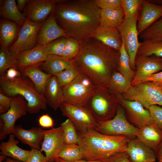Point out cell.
Wrapping results in <instances>:
<instances>
[{"mask_svg": "<svg viewBox=\"0 0 162 162\" xmlns=\"http://www.w3.org/2000/svg\"><path fill=\"white\" fill-rule=\"evenodd\" d=\"M100 10L95 0H58L53 12L67 38L81 43L91 38L100 26Z\"/></svg>", "mask_w": 162, "mask_h": 162, "instance_id": "obj_1", "label": "cell"}, {"mask_svg": "<svg viewBox=\"0 0 162 162\" xmlns=\"http://www.w3.org/2000/svg\"><path fill=\"white\" fill-rule=\"evenodd\" d=\"M80 44L74 64L96 86L107 88L111 76L118 70L119 51L92 38Z\"/></svg>", "mask_w": 162, "mask_h": 162, "instance_id": "obj_2", "label": "cell"}, {"mask_svg": "<svg viewBox=\"0 0 162 162\" xmlns=\"http://www.w3.org/2000/svg\"><path fill=\"white\" fill-rule=\"evenodd\" d=\"M78 145L85 160H102L119 152H126L130 139L124 136H112L101 134L95 129L77 132Z\"/></svg>", "mask_w": 162, "mask_h": 162, "instance_id": "obj_3", "label": "cell"}, {"mask_svg": "<svg viewBox=\"0 0 162 162\" xmlns=\"http://www.w3.org/2000/svg\"><path fill=\"white\" fill-rule=\"evenodd\" d=\"M0 86L1 92L9 97H23L27 102V112L30 114L47 109L48 104L45 97L37 92L32 82L25 76L22 75L11 79L5 74L0 76Z\"/></svg>", "mask_w": 162, "mask_h": 162, "instance_id": "obj_4", "label": "cell"}, {"mask_svg": "<svg viewBox=\"0 0 162 162\" xmlns=\"http://www.w3.org/2000/svg\"><path fill=\"white\" fill-rule=\"evenodd\" d=\"M118 103L115 95L106 88L96 87L84 106L99 122L110 120L116 115Z\"/></svg>", "mask_w": 162, "mask_h": 162, "instance_id": "obj_5", "label": "cell"}, {"mask_svg": "<svg viewBox=\"0 0 162 162\" xmlns=\"http://www.w3.org/2000/svg\"><path fill=\"white\" fill-rule=\"evenodd\" d=\"M96 88L92 81L80 71L73 81L62 87L63 102L84 106Z\"/></svg>", "mask_w": 162, "mask_h": 162, "instance_id": "obj_6", "label": "cell"}, {"mask_svg": "<svg viewBox=\"0 0 162 162\" xmlns=\"http://www.w3.org/2000/svg\"><path fill=\"white\" fill-rule=\"evenodd\" d=\"M95 130L105 135L112 136H124L130 140L136 137L140 129L127 120L124 110L118 104L116 115L112 119L98 122Z\"/></svg>", "mask_w": 162, "mask_h": 162, "instance_id": "obj_7", "label": "cell"}, {"mask_svg": "<svg viewBox=\"0 0 162 162\" xmlns=\"http://www.w3.org/2000/svg\"><path fill=\"white\" fill-rule=\"evenodd\" d=\"M121 94L124 98L138 102L147 109L153 105L162 106V88L151 82H143L132 86L127 92Z\"/></svg>", "mask_w": 162, "mask_h": 162, "instance_id": "obj_8", "label": "cell"}, {"mask_svg": "<svg viewBox=\"0 0 162 162\" xmlns=\"http://www.w3.org/2000/svg\"><path fill=\"white\" fill-rule=\"evenodd\" d=\"M139 14L130 17H124L123 21L117 28L129 55L130 65L132 69L136 68L135 60L140 45L137 29Z\"/></svg>", "mask_w": 162, "mask_h": 162, "instance_id": "obj_9", "label": "cell"}, {"mask_svg": "<svg viewBox=\"0 0 162 162\" xmlns=\"http://www.w3.org/2000/svg\"><path fill=\"white\" fill-rule=\"evenodd\" d=\"M59 108L63 115L73 123L77 132L95 129L98 126V122L84 106L63 102Z\"/></svg>", "mask_w": 162, "mask_h": 162, "instance_id": "obj_10", "label": "cell"}, {"mask_svg": "<svg viewBox=\"0 0 162 162\" xmlns=\"http://www.w3.org/2000/svg\"><path fill=\"white\" fill-rule=\"evenodd\" d=\"M27 103L20 95L13 97L9 109L0 116V140L11 134L16 121L26 114Z\"/></svg>", "mask_w": 162, "mask_h": 162, "instance_id": "obj_11", "label": "cell"}, {"mask_svg": "<svg viewBox=\"0 0 162 162\" xmlns=\"http://www.w3.org/2000/svg\"><path fill=\"white\" fill-rule=\"evenodd\" d=\"M42 23L33 22L26 18L17 39L8 48L9 50L17 55L35 47L38 45V35Z\"/></svg>", "mask_w": 162, "mask_h": 162, "instance_id": "obj_12", "label": "cell"}, {"mask_svg": "<svg viewBox=\"0 0 162 162\" xmlns=\"http://www.w3.org/2000/svg\"><path fill=\"white\" fill-rule=\"evenodd\" d=\"M115 95L117 102L125 110L128 121L132 124L140 129L152 123L149 110L140 103L125 99L120 94Z\"/></svg>", "mask_w": 162, "mask_h": 162, "instance_id": "obj_13", "label": "cell"}, {"mask_svg": "<svg viewBox=\"0 0 162 162\" xmlns=\"http://www.w3.org/2000/svg\"><path fill=\"white\" fill-rule=\"evenodd\" d=\"M44 137L40 150L45 154L47 162H54L64 144L63 131L60 126L44 130Z\"/></svg>", "mask_w": 162, "mask_h": 162, "instance_id": "obj_14", "label": "cell"}, {"mask_svg": "<svg viewBox=\"0 0 162 162\" xmlns=\"http://www.w3.org/2000/svg\"><path fill=\"white\" fill-rule=\"evenodd\" d=\"M135 65L136 70L131 82V86L140 83L146 77L162 70V58L137 55Z\"/></svg>", "mask_w": 162, "mask_h": 162, "instance_id": "obj_15", "label": "cell"}, {"mask_svg": "<svg viewBox=\"0 0 162 162\" xmlns=\"http://www.w3.org/2000/svg\"><path fill=\"white\" fill-rule=\"evenodd\" d=\"M58 0H28L26 19L35 22L43 23L52 12Z\"/></svg>", "mask_w": 162, "mask_h": 162, "instance_id": "obj_16", "label": "cell"}, {"mask_svg": "<svg viewBox=\"0 0 162 162\" xmlns=\"http://www.w3.org/2000/svg\"><path fill=\"white\" fill-rule=\"evenodd\" d=\"M162 17V5L142 0L137 22L139 34Z\"/></svg>", "mask_w": 162, "mask_h": 162, "instance_id": "obj_17", "label": "cell"}, {"mask_svg": "<svg viewBox=\"0 0 162 162\" xmlns=\"http://www.w3.org/2000/svg\"><path fill=\"white\" fill-rule=\"evenodd\" d=\"M62 37L67 38L66 33L57 23L53 11L43 22L38 37V44L47 45Z\"/></svg>", "mask_w": 162, "mask_h": 162, "instance_id": "obj_18", "label": "cell"}, {"mask_svg": "<svg viewBox=\"0 0 162 162\" xmlns=\"http://www.w3.org/2000/svg\"><path fill=\"white\" fill-rule=\"evenodd\" d=\"M126 152L130 162H154L157 158L155 152L136 137L129 140Z\"/></svg>", "mask_w": 162, "mask_h": 162, "instance_id": "obj_19", "label": "cell"}, {"mask_svg": "<svg viewBox=\"0 0 162 162\" xmlns=\"http://www.w3.org/2000/svg\"><path fill=\"white\" fill-rule=\"evenodd\" d=\"M44 130L42 127H32L26 130L18 125L15 126L11 134L23 143L28 145L31 149H40L44 139Z\"/></svg>", "mask_w": 162, "mask_h": 162, "instance_id": "obj_20", "label": "cell"}, {"mask_svg": "<svg viewBox=\"0 0 162 162\" xmlns=\"http://www.w3.org/2000/svg\"><path fill=\"white\" fill-rule=\"evenodd\" d=\"M43 62L25 67L20 71L22 75L28 77L32 82L37 92L45 97L46 85L52 75L42 70L40 65Z\"/></svg>", "mask_w": 162, "mask_h": 162, "instance_id": "obj_21", "label": "cell"}, {"mask_svg": "<svg viewBox=\"0 0 162 162\" xmlns=\"http://www.w3.org/2000/svg\"><path fill=\"white\" fill-rule=\"evenodd\" d=\"M139 129L136 137L156 153L162 142V130L153 123Z\"/></svg>", "mask_w": 162, "mask_h": 162, "instance_id": "obj_22", "label": "cell"}, {"mask_svg": "<svg viewBox=\"0 0 162 162\" xmlns=\"http://www.w3.org/2000/svg\"><path fill=\"white\" fill-rule=\"evenodd\" d=\"M46 45L38 44L34 48L22 52L16 55L18 69L44 62L47 55L45 52Z\"/></svg>", "mask_w": 162, "mask_h": 162, "instance_id": "obj_23", "label": "cell"}, {"mask_svg": "<svg viewBox=\"0 0 162 162\" xmlns=\"http://www.w3.org/2000/svg\"><path fill=\"white\" fill-rule=\"evenodd\" d=\"M91 38L119 51L122 45L121 35L117 29L110 28L100 25Z\"/></svg>", "mask_w": 162, "mask_h": 162, "instance_id": "obj_24", "label": "cell"}, {"mask_svg": "<svg viewBox=\"0 0 162 162\" xmlns=\"http://www.w3.org/2000/svg\"><path fill=\"white\" fill-rule=\"evenodd\" d=\"M15 137L14 134H11L8 141L1 143V155L25 162L29 155L30 150H24L19 147L17 145L19 141L15 139Z\"/></svg>", "mask_w": 162, "mask_h": 162, "instance_id": "obj_25", "label": "cell"}, {"mask_svg": "<svg viewBox=\"0 0 162 162\" xmlns=\"http://www.w3.org/2000/svg\"><path fill=\"white\" fill-rule=\"evenodd\" d=\"M45 97L47 104L55 111L63 102L62 88L58 82L55 75H52L47 83Z\"/></svg>", "mask_w": 162, "mask_h": 162, "instance_id": "obj_26", "label": "cell"}, {"mask_svg": "<svg viewBox=\"0 0 162 162\" xmlns=\"http://www.w3.org/2000/svg\"><path fill=\"white\" fill-rule=\"evenodd\" d=\"M74 65L73 59H66L62 56L49 55H47L46 60L42 63L40 67L45 73L56 75Z\"/></svg>", "mask_w": 162, "mask_h": 162, "instance_id": "obj_27", "label": "cell"}, {"mask_svg": "<svg viewBox=\"0 0 162 162\" xmlns=\"http://www.w3.org/2000/svg\"><path fill=\"white\" fill-rule=\"evenodd\" d=\"M124 14L122 7L101 9L100 25L111 29H117L123 21Z\"/></svg>", "mask_w": 162, "mask_h": 162, "instance_id": "obj_28", "label": "cell"}, {"mask_svg": "<svg viewBox=\"0 0 162 162\" xmlns=\"http://www.w3.org/2000/svg\"><path fill=\"white\" fill-rule=\"evenodd\" d=\"M21 27L16 23L5 20L0 22V46L9 48L17 39Z\"/></svg>", "mask_w": 162, "mask_h": 162, "instance_id": "obj_29", "label": "cell"}, {"mask_svg": "<svg viewBox=\"0 0 162 162\" xmlns=\"http://www.w3.org/2000/svg\"><path fill=\"white\" fill-rule=\"evenodd\" d=\"M0 16L11 20L21 27L26 19L24 13L18 10L15 0L0 1Z\"/></svg>", "mask_w": 162, "mask_h": 162, "instance_id": "obj_30", "label": "cell"}, {"mask_svg": "<svg viewBox=\"0 0 162 162\" xmlns=\"http://www.w3.org/2000/svg\"><path fill=\"white\" fill-rule=\"evenodd\" d=\"M131 86V82L117 71L111 76L107 88L111 93L116 95L126 92Z\"/></svg>", "mask_w": 162, "mask_h": 162, "instance_id": "obj_31", "label": "cell"}, {"mask_svg": "<svg viewBox=\"0 0 162 162\" xmlns=\"http://www.w3.org/2000/svg\"><path fill=\"white\" fill-rule=\"evenodd\" d=\"M119 52L118 70L126 79L131 82L134 77L136 72L130 67L129 56L123 42Z\"/></svg>", "mask_w": 162, "mask_h": 162, "instance_id": "obj_32", "label": "cell"}, {"mask_svg": "<svg viewBox=\"0 0 162 162\" xmlns=\"http://www.w3.org/2000/svg\"><path fill=\"white\" fill-rule=\"evenodd\" d=\"M142 41L162 43V17L139 34Z\"/></svg>", "mask_w": 162, "mask_h": 162, "instance_id": "obj_33", "label": "cell"}, {"mask_svg": "<svg viewBox=\"0 0 162 162\" xmlns=\"http://www.w3.org/2000/svg\"><path fill=\"white\" fill-rule=\"evenodd\" d=\"M10 68L18 70L16 55L11 52L8 48L0 46V76L3 75L6 70Z\"/></svg>", "mask_w": 162, "mask_h": 162, "instance_id": "obj_34", "label": "cell"}, {"mask_svg": "<svg viewBox=\"0 0 162 162\" xmlns=\"http://www.w3.org/2000/svg\"><path fill=\"white\" fill-rule=\"evenodd\" d=\"M67 161H74L85 159L84 156L78 145L64 144L56 156Z\"/></svg>", "mask_w": 162, "mask_h": 162, "instance_id": "obj_35", "label": "cell"}, {"mask_svg": "<svg viewBox=\"0 0 162 162\" xmlns=\"http://www.w3.org/2000/svg\"><path fill=\"white\" fill-rule=\"evenodd\" d=\"M137 55L144 56L154 55L162 58V43L142 41L140 42Z\"/></svg>", "mask_w": 162, "mask_h": 162, "instance_id": "obj_36", "label": "cell"}, {"mask_svg": "<svg viewBox=\"0 0 162 162\" xmlns=\"http://www.w3.org/2000/svg\"><path fill=\"white\" fill-rule=\"evenodd\" d=\"M63 131L64 144L71 145H78V136L73 123L68 118L60 125Z\"/></svg>", "mask_w": 162, "mask_h": 162, "instance_id": "obj_37", "label": "cell"}, {"mask_svg": "<svg viewBox=\"0 0 162 162\" xmlns=\"http://www.w3.org/2000/svg\"><path fill=\"white\" fill-rule=\"evenodd\" d=\"M80 73V71L74 65L64 70L55 75L60 86L63 87L73 81Z\"/></svg>", "mask_w": 162, "mask_h": 162, "instance_id": "obj_38", "label": "cell"}, {"mask_svg": "<svg viewBox=\"0 0 162 162\" xmlns=\"http://www.w3.org/2000/svg\"><path fill=\"white\" fill-rule=\"evenodd\" d=\"M80 43L71 38H67L62 56L65 58L73 59L79 52Z\"/></svg>", "mask_w": 162, "mask_h": 162, "instance_id": "obj_39", "label": "cell"}, {"mask_svg": "<svg viewBox=\"0 0 162 162\" xmlns=\"http://www.w3.org/2000/svg\"><path fill=\"white\" fill-rule=\"evenodd\" d=\"M142 0H122V7L124 17L131 16L139 14Z\"/></svg>", "mask_w": 162, "mask_h": 162, "instance_id": "obj_40", "label": "cell"}, {"mask_svg": "<svg viewBox=\"0 0 162 162\" xmlns=\"http://www.w3.org/2000/svg\"><path fill=\"white\" fill-rule=\"evenodd\" d=\"M66 38H60L46 45L45 49V52L46 55L62 56Z\"/></svg>", "mask_w": 162, "mask_h": 162, "instance_id": "obj_41", "label": "cell"}, {"mask_svg": "<svg viewBox=\"0 0 162 162\" xmlns=\"http://www.w3.org/2000/svg\"><path fill=\"white\" fill-rule=\"evenodd\" d=\"M153 123L162 130V107L157 105L150 106L148 109Z\"/></svg>", "mask_w": 162, "mask_h": 162, "instance_id": "obj_42", "label": "cell"}, {"mask_svg": "<svg viewBox=\"0 0 162 162\" xmlns=\"http://www.w3.org/2000/svg\"><path fill=\"white\" fill-rule=\"evenodd\" d=\"M96 5L101 9L122 7V0H95Z\"/></svg>", "mask_w": 162, "mask_h": 162, "instance_id": "obj_43", "label": "cell"}, {"mask_svg": "<svg viewBox=\"0 0 162 162\" xmlns=\"http://www.w3.org/2000/svg\"><path fill=\"white\" fill-rule=\"evenodd\" d=\"M25 162H47L46 156L40 149H31L29 156Z\"/></svg>", "mask_w": 162, "mask_h": 162, "instance_id": "obj_44", "label": "cell"}, {"mask_svg": "<svg viewBox=\"0 0 162 162\" xmlns=\"http://www.w3.org/2000/svg\"><path fill=\"white\" fill-rule=\"evenodd\" d=\"M104 161L105 162H130L128 156L126 152L116 153Z\"/></svg>", "mask_w": 162, "mask_h": 162, "instance_id": "obj_45", "label": "cell"}, {"mask_svg": "<svg viewBox=\"0 0 162 162\" xmlns=\"http://www.w3.org/2000/svg\"><path fill=\"white\" fill-rule=\"evenodd\" d=\"M38 121L39 125L42 128H52L54 125V120L47 114H43L40 116Z\"/></svg>", "mask_w": 162, "mask_h": 162, "instance_id": "obj_46", "label": "cell"}, {"mask_svg": "<svg viewBox=\"0 0 162 162\" xmlns=\"http://www.w3.org/2000/svg\"><path fill=\"white\" fill-rule=\"evenodd\" d=\"M147 81L153 82L158 86L162 88V71L150 75L143 80L141 82Z\"/></svg>", "mask_w": 162, "mask_h": 162, "instance_id": "obj_47", "label": "cell"}, {"mask_svg": "<svg viewBox=\"0 0 162 162\" xmlns=\"http://www.w3.org/2000/svg\"><path fill=\"white\" fill-rule=\"evenodd\" d=\"M13 98L9 97L0 91V106L5 108L7 111L9 109Z\"/></svg>", "mask_w": 162, "mask_h": 162, "instance_id": "obj_48", "label": "cell"}, {"mask_svg": "<svg viewBox=\"0 0 162 162\" xmlns=\"http://www.w3.org/2000/svg\"><path fill=\"white\" fill-rule=\"evenodd\" d=\"M5 75L8 78L11 79L20 76L22 74L18 70L13 68H10L8 69Z\"/></svg>", "mask_w": 162, "mask_h": 162, "instance_id": "obj_49", "label": "cell"}, {"mask_svg": "<svg viewBox=\"0 0 162 162\" xmlns=\"http://www.w3.org/2000/svg\"><path fill=\"white\" fill-rule=\"evenodd\" d=\"M28 0H17V6L20 12H21L24 9L26 4L27 3Z\"/></svg>", "mask_w": 162, "mask_h": 162, "instance_id": "obj_50", "label": "cell"}, {"mask_svg": "<svg viewBox=\"0 0 162 162\" xmlns=\"http://www.w3.org/2000/svg\"><path fill=\"white\" fill-rule=\"evenodd\" d=\"M60 162H105L104 160H87L84 159L82 160H77L74 161H67L64 160L61 158H58Z\"/></svg>", "mask_w": 162, "mask_h": 162, "instance_id": "obj_51", "label": "cell"}, {"mask_svg": "<svg viewBox=\"0 0 162 162\" xmlns=\"http://www.w3.org/2000/svg\"><path fill=\"white\" fill-rule=\"evenodd\" d=\"M156 158L159 162H162V142L156 153Z\"/></svg>", "mask_w": 162, "mask_h": 162, "instance_id": "obj_52", "label": "cell"}, {"mask_svg": "<svg viewBox=\"0 0 162 162\" xmlns=\"http://www.w3.org/2000/svg\"><path fill=\"white\" fill-rule=\"evenodd\" d=\"M3 162H23L18 160L12 158L10 157H6Z\"/></svg>", "mask_w": 162, "mask_h": 162, "instance_id": "obj_53", "label": "cell"}, {"mask_svg": "<svg viewBox=\"0 0 162 162\" xmlns=\"http://www.w3.org/2000/svg\"><path fill=\"white\" fill-rule=\"evenodd\" d=\"M149 2L158 5L162 6V0H147Z\"/></svg>", "mask_w": 162, "mask_h": 162, "instance_id": "obj_54", "label": "cell"}, {"mask_svg": "<svg viewBox=\"0 0 162 162\" xmlns=\"http://www.w3.org/2000/svg\"><path fill=\"white\" fill-rule=\"evenodd\" d=\"M6 158V157L5 156L0 155V162H3Z\"/></svg>", "mask_w": 162, "mask_h": 162, "instance_id": "obj_55", "label": "cell"}, {"mask_svg": "<svg viewBox=\"0 0 162 162\" xmlns=\"http://www.w3.org/2000/svg\"><path fill=\"white\" fill-rule=\"evenodd\" d=\"M54 162H60L59 160H58V159L56 161H55Z\"/></svg>", "mask_w": 162, "mask_h": 162, "instance_id": "obj_56", "label": "cell"}, {"mask_svg": "<svg viewBox=\"0 0 162 162\" xmlns=\"http://www.w3.org/2000/svg\"></svg>", "mask_w": 162, "mask_h": 162, "instance_id": "obj_57", "label": "cell"}]
</instances>
